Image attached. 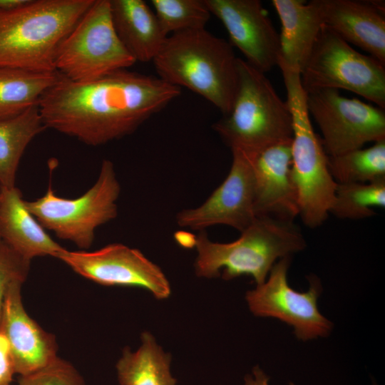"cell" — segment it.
I'll list each match as a JSON object with an SVG mask.
<instances>
[{
	"instance_id": "19",
	"label": "cell",
	"mask_w": 385,
	"mask_h": 385,
	"mask_svg": "<svg viewBox=\"0 0 385 385\" xmlns=\"http://www.w3.org/2000/svg\"><path fill=\"white\" fill-rule=\"evenodd\" d=\"M272 2L282 25L279 61L300 73L323 26L319 0Z\"/></svg>"
},
{
	"instance_id": "21",
	"label": "cell",
	"mask_w": 385,
	"mask_h": 385,
	"mask_svg": "<svg viewBox=\"0 0 385 385\" xmlns=\"http://www.w3.org/2000/svg\"><path fill=\"white\" fill-rule=\"evenodd\" d=\"M171 356L157 344L154 337L145 332L135 351L123 349L116 364L120 385H177L170 371Z\"/></svg>"
},
{
	"instance_id": "30",
	"label": "cell",
	"mask_w": 385,
	"mask_h": 385,
	"mask_svg": "<svg viewBox=\"0 0 385 385\" xmlns=\"http://www.w3.org/2000/svg\"><path fill=\"white\" fill-rule=\"evenodd\" d=\"M244 385H270V377L259 366H255L251 374L245 376Z\"/></svg>"
},
{
	"instance_id": "8",
	"label": "cell",
	"mask_w": 385,
	"mask_h": 385,
	"mask_svg": "<svg viewBox=\"0 0 385 385\" xmlns=\"http://www.w3.org/2000/svg\"><path fill=\"white\" fill-rule=\"evenodd\" d=\"M120 192L113 164L104 160L96 183L81 196L59 197L50 185L44 195L25 200V205L43 228L86 250L93 242L96 229L117 216L115 202Z\"/></svg>"
},
{
	"instance_id": "3",
	"label": "cell",
	"mask_w": 385,
	"mask_h": 385,
	"mask_svg": "<svg viewBox=\"0 0 385 385\" xmlns=\"http://www.w3.org/2000/svg\"><path fill=\"white\" fill-rule=\"evenodd\" d=\"M94 0H27L0 9V67L55 71L58 49Z\"/></svg>"
},
{
	"instance_id": "1",
	"label": "cell",
	"mask_w": 385,
	"mask_h": 385,
	"mask_svg": "<svg viewBox=\"0 0 385 385\" xmlns=\"http://www.w3.org/2000/svg\"><path fill=\"white\" fill-rule=\"evenodd\" d=\"M180 93L158 76L123 69L83 83L63 76L38 108L46 128L98 146L133 133Z\"/></svg>"
},
{
	"instance_id": "24",
	"label": "cell",
	"mask_w": 385,
	"mask_h": 385,
	"mask_svg": "<svg viewBox=\"0 0 385 385\" xmlns=\"http://www.w3.org/2000/svg\"><path fill=\"white\" fill-rule=\"evenodd\" d=\"M328 167L337 183H366L385 180V139L366 148L328 156Z\"/></svg>"
},
{
	"instance_id": "26",
	"label": "cell",
	"mask_w": 385,
	"mask_h": 385,
	"mask_svg": "<svg viewBox=\"0 0 385 385\" xmlns=\"http://www.w3.org/2000/svg\"><path fill=\"white\" fill-rule=\"evenodd\" d=\"M165 34L205 29L211 14L204 0H151Z\"/></svg>"
},
{
	"instance_id": "12",
	"label": "cell",
	"mask_w": 385,
	"mask_h": 385,
	"mask_svg": "<svg viewBox=\"0 0 385 385\" xmlns=\"http://www.w3.org/2000/svg\"><path fill=\"white\" fill-rule=\"evenodd\" d=\"M56 258L77 274L102 285L142 287L158 299H166L171 293L170 282L160 267L138 250L123 244H110L93 252L64 248Z\"/></svg>"
},
{
	"instance_id": "23",
	"label": "cell",
	"mask_w": 385,
	"mask_h": 385,
	"mask_svg": "<svg viewBox=\"0 0 385 385\" xmlns=\"http://www.w3.org/2000/svg\"><path fill=\"white\" fill-rule=\"evenodd\" d=\"M38 105L0 119V188L15 187L21 158L31 140L46 129Z\"/></svg>"
},
{
	"instance_id": "10",
	"label": "cell",
	"mask_w": 385,
	"mask_h": 385,
	"mask_svg": "<svg viewBox=\"0 0 385 385\" xmlns=\"http://www.w3.org/2000/svg\"><path fill=\"white\" fill-rule=\"evenodd\" d=\"M291 257L278 260L262 284L245 294L250 312L257 317L277 319L293 327L296 337L306 342L330 334L332 322L319 312L318 299L322 292L320 280L309 276L306 292H297L288 284Z\"/></svg>"
},
{
	"instance_id": "18",
	"label": "cell",
	"mask_w": 385,
	"mask_h": 385,
	"mask_svg": "<svg viewBox=\"0 0 385 385\" xmlns=\"http://www.w3.org/2000/svg\"><path fill=\"white\" fill-rule=\"evenodd\" d=\"M0 239L30 261L40 256L57 257L64 248L28 210L21 190L15 186L0 188Z\"/></svg>"
},
{
	"instance_id": "6",
	"label": "cell",
	"mask_w": 385,
	"mask_h": 385,
	"mask_svg": "<svg viewBox=\"0 0 385 385\" xmlns=\"http://www.w3.org/2000/svg\"><path fill=\"white\" fill-rule=\"evenodd\" d=\"M278 66L292 117L291 175L297 192L299 216L307 227L316 228L327 219L337 183L330 174L321 138L312 127L300 73L280 61Z\"/></svg>"
},
{
	"instance_id": "5",
	"label": "cell",
	"mask_w": 385,
	"mask_h": 385,
	"mask_svg": "<svg viewBox=\"0 0 385 385\" xmlns=\"http://www.w3.org/2000/svg\"><path fill=\"white\" fill-rule=\"evenodd\" d=\"M238 85L230 112L213 129L231 148L253 155L292 141V117L287 101L277 93L265 73L237 59Z\"/></svg>"
},
{
	"instance_id": "9",
	"label": "cell",
	"mask_w": 385,
	"mask_h": 385,
	"mask_svg": "<svg viewBox=\"0 0 385 385\" xmlns=\"http://www.w3.org/2000/svg\"><path fill=\"white\" fill-rule=\"evenodd\" d=\"M305 91L344 89L385 108V64L355 50L323 26L300 72Z\"/></svg>"
},
{
	"instance_id": "32",
	"label": "cell",
	"mask_w": 385,
	"mask_h": 385,
	"mask_svg": "<svg viewBox=\"0 0 385 385\" xmlns=\"http://www.w3.org/2000/svg\"><path fill=\"white\" fill-rule=\"evenodd\" d=\"M0 199H1V192H0Z\"/></svg>"
},
{
	"instance_id": "2",
	"label": "cell",
	"mask_w": 385,
	"mask_h": 385,
	"mask_svg": "<svg viewBox=\"0 0 385 385\" xmlns=\"http://www.w3.org/2000/svg\"><path fill=\"white\" fill-rule=\"evenodd\" d=\"M237 59L230 42L202 29L168 36L153 62L160 78L187 88L226 115L237 89Z\"/></svg>"
},
{
	"instance_id": "11",
	"label": "cell",
	"mask_w": 385,
	"mask_h": 385,
	"mask_svg": "<svg viewBox=\"0 0 385 385\" xmlns=\"http://www.w3.org/2000/svg\"><path fill=\"white\" fill-rule=\"evenodd\" d=\"M305 93L308 113L321 131L322 145L328 156L385 139L384 108L342 96L337 89L322 88Z\"/></svg>"
},
{
	"instance_id": "25",
	"label": "cell",
	"mask_w": 385,
	"mask_h": 385,
	"mask_svg": "<svg viewBox=\"0 0 385 385\" xmlns=\"http://www.w3.org/2000/svg\"><path fill=\"white\" fill-rule=\"evenodd\" d=\"M385 206V180L337 183L329 214L341 219L360 220L376 215L374 207Z\"/></svg>"
},
{
	"instance_id": "28",
	"label": "cell",
	"mask_w": 385,
	"mask_h": 385,
	"mask_svg": "<svg viewBox=\"0 0 385 385\" xmlns=\"http://www.w3.org/2000/svg\"><path fill=\"white\" fill-rule=\"evenodd\" d=\"M30 262L0 239V322L6 295L14 284H24Z\"/></svg>"
},
{
	"instance_id": "27",
	"label": "cell",
	"mask_w": 385,
	"mask_h": 385,
	"mask_svg": "<svg viewBox=\"0 0 385 385\" xmlns=\"http://www.w3.org/2000/svg\"><path fill=\"white\" fill-rule=\"evenodd\" d=\"M18 385H86L77 369L68 361L56 357L44 367L20 376Z\"/></svg>"
},
{
	"instance_id": "15",
	"label": "cell",
	"mask_w": 385,
	"mask_h": 385,
	"mask_svg": "<svg viewBox=\"0 0 385 385\" xmlns=\"http://www.w3.org/2000/svg\"><path fill=\"white\" fill-rule=\"evenodd\" d=\"M291 145L292 141L282 143L247 155L253 175L256 217L293 222L299 216L297 192L291 175Z\"/></svg>"
},
{
	"instance_id": "33",
	"label": "cell",
	"mask_w": 385,
	"mask_h": 385,
	"mask_svg": "<svg viewBox=\"0 0 385 385\" xmlns=\"http://www.w3.org/2000/svg\"><path fill=\"white\" fill-rule=\"evenodd\" d=\"M373 385H376V384H373Z\"/></svg>"
},
{
	"instance_id": "31",
	"label": "cell",
	"mask_w": 385,
	"mask_h": 385,
	"mask_svg": "<svg viewBox=\"0 0 385 385\" xmlns=\"http://www.w3.org/2000/svg\"><path fill=\"white\" fill-rule=\"evenodd\" d=\"M27 0H0V9H8L19 6Z\"/></svg>"
},
{
	"instance_id": "4",
	"label": "cell",
	"mask_w": 385,
	"mask_h": 385,
	"mask_svg": "<svg viewBox=\"0 0 385 385\" xmlns=\"http://www.w3.org/2000/svg\"><path fill=\"white\" fill-rule=\"evenodd\" d=\"M195 246L198 277H217L222 270L225 280L250 275L260 285L278 260L302 251L307 242L293 222L258 216L232 242H212L202 230L195 237Z\"/></svg>"
},
{
	"instance_id": "17",
	"label": "cell",
	"mask_w": 385,
	"mask_h": 385,
	"mask_svg": "<svg viewBox=\"0 0 385 385\" xmlns=\"http://www.w3.org/2000/svg\"><path fill=\"white\" fill-rule=\"evenodd\" d=\"M323 26L385 64L382 1L319 0Z\"/></svg>"
},
{
	"instance_id": "16",
	"label": "cell",
	"mask_w": 385,
	"mask_h": 385,
	"mask_svg": "<svg viewBox=\"0 0 385 385\" xmlns=\"http://www.w3.org/2000/svg\"><path fill=\"white\" fill-rule=\"evenodd\" d=\"M22 283L11 287L6 295L0 331L6 337L16 374L24 376L48 365L56 357L55 337L43 330L26 312Z\"/></svg>"
},
{
	"instance_id": "22",
	"label": "cell",
	"mask_w": 385,
	"mask_h": 385,
	"mask_svg": "<svg viewBox=\"0 0 385 385\" xmlns=\"http://www.w3.org/2000/svg\"><path fill=\"white\" fill-rule=\"evenodd\" d=\"M62 77L56 71L0 67V119L14 117L38 105L45 93Z\"/></svg>"
},
{
	"instance_id": "13",
	"label": "cell",
	"mask_w": 385,
	"mask_h": 385,
	"mask_svg": "<svg viewBox=\"0 0 385 385\" xmlns=\"http://www.w3.org/2000/svg\"><path fill=\"white\" fill-rule=\"evenodd\" d=\"M231 150L232 161L227 176L202 205L177 214L180 227L202 231L207 227L225 225L241 232L256 218L250 159L240 150Z\"/></svg>"
},
{
	"instance_id": "14",
	"label": "cell",
	"mask_w": 385,
	"mask_h": 385,
	"mask_svg": "<svg viewBox=\"0 0 385 385\" xmlns=\"http://www.w3.org/2000/svg\"><path fill=\"white\" fill-rule=\"evenodd\" d=\"M211 14L225 26L230 44L245 61L265 73L278 66L279 34L259 0H204Z\"/></svg>"
},
{
	"instance_id": "7",
	"label": "cell",
	"mask_w": 385,
	"mask_h": 385,
	"mask_svg": "<svg viewBox=\"0 0 385 385\" xmlns=\"http://www.w3.org/2000/svg\"><path fill=\"white\" fill-rule=\"evenodd\" d=\"M135 62L114 29L110 0H94L60 45L55 69L70 81L83 83Z\"/></svg>"
},
{
	"instance_id": "20",
	"label": "cell",
	"mask_w": 385,
	"mask_h": 385,
	"mask_svg": "<svg viewBox=\"0 0 385 385\" xmlns=\"http://www.w3.org/2000/svg\"><path fill=\"white\" fill-rule=\"evenodd\" d=\"M110 7L117 35L135 61H153L168 36L154 11L143 0H110Z\"/></svg>"
},
{
	"instance_id": "29",
	"label": "cell",
	"mask_w": 385,
	"mask_h": 385,
	"mask_svg": "<svg viewBox=\"0 0 385 385\" xmlns=\"http://www.w3.org/2000/svg\"><path fill=\"white\" fill-rule=\"evenodd\" d=\"M16 374L8 340L0 331V385H11Z\"/></svg>"
}]
</instances>
